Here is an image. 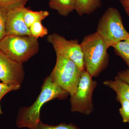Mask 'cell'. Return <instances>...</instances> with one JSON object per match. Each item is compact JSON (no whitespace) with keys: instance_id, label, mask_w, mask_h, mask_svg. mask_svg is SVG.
<instances>
[{"instance_id":"obj_1","label":"cell","mask_w":129,"mask_h":129,"mask_svg":"<svg viewBox=\"0 0 129 129\" xmlns=\"http://www.w3.org/2000/svg\"><path fill=\"white\" fill-rule=\"evenodd\" d=\"M68 92L54 83L49 75L44 81L40 93L35 102L29 107L19 110L16 124L19 128L35 129L41 122L40 111L45 103L53 99L67 98Z\"/></svg>"},{"instance_id":"obj_2","label":"cell","mask_w":129,"mask_h":129,"mask_svg":"<svg viewBox=\"0 0 129 129\" xmlns=\"http://www.w3.org/2000/svg\"><path fill=\"white\" fill-rule=\"evenodd\" d=\"M80 45L85 70L96 77L108 64L109 47L96 32L84 37Z\"/></svg>"},{"instance_id":"obj_3","label":"cell","mask_w":129,"mask_h":129,"mask_svg":"<svg viewBox=\"0 0 129 129\" xmlns=\"http://www.w3.org/2000/svg\"><path fill=\"white\" fill-rule=\"evenodd\" d=\"M0 50L23 64L38 53L39 44L38 39L32 36L6 35L0 41Z\"/></svg>"},{"instance_id":"obj_4","label":"cell","mask_w":129,"mask_h":129,"mask_svg":"<svg viewBox=\"0 0 129 129\" xmlns=\"http://www.w3.org/2000/svg\"><path fill=\"white\" fill-rule=\"evenodd\" d=\"M96 32L109 47L129 38L120 12L113 7L109 8L104 12L98 21Z\"/></svg>"},{"instance_id":"obj_5","label":"cell","mask_w":129,"mask_h":129,"mask_svg":"<svg viewBox=\"0 0 129 129\" xmlns=\"http://www.w3.org/2000/svg\"><path fill=\"white\" fill-rule=\"evenodd\" d=\"M82 72L72 60L56 55L55 65L50 76L71 96L76 92Z\"/></svg>"},{"instance_id":"obj_6","label":"cell","mask_w":129,"mask_h":129,"mask_svg":"<svg viewBox=\"0 0 129 129\" xmlns=\"http://www.w3.org/2000/svg\"><path fill=\"white\" fill-rule=\"evenodd\" d=\"M92 76L84 70L81 73L76 92L71 96V111L89 115L93 110L92 96L96 83Z\"/></svg>"},{"instance_id":"obj_7","label":"cell","mask_w":129,"mask_h":129,"mask_svg":"<svg viewBox=\"0 0 129 129\" xmlns=\"http://www.w3.org/2000/svg\"><path fill=\"white\" fill-rule=\"evenodd\" d=\"M47 41L51 44L56 55L72 60L81 71L85 70L83 53L78 40H68L57 33L49 35Z\"/></svg>"},{"instance_id":"obj_8","label":"cell","mask_w":129,"mask_h":129,"mask_svg":"<svg viewBox=\"0 0 129 129\" xmlns=\"http://www.w3.org/2000/svg\"><path fill=\"white\" fill-rule=\"evenodd\" d=\"M23 64L16 62L0 50V81L13 85H21L24 79Z\"/></svg>"},{"instance_id":"obj_9","label":"cell","mask_w":129,"mask_h":129,"mask_svg":"<svg viewBox=\"0 0 129 129\" xmlns=\"http://www.w3.org/2000/svg\"><path fill=\"white\" fill-rule=\"evenodd\" d=\"M24 7L8 10L7 35L31 36L24 19Z\"/></svg>"},{"instance_id":"obj_10","label":"cell","mask_w":129,"mask_h":129,"mask_svg":"<svg viewBox=\"0 0 129 129\" xmlns=\"http://www.w3.org/2000/svg\"><path fill=\"white\" fill-rule=\"evenodd\" d=\"M102 0H76L75 9L79 16L90 15L101 7Z\"/></svg>"},{"instance_id":"obj_11","label":"cell","mask_w":129,"mask_h":129,"mask_svg":"<svg viewBox=\"0 0 129 129\" xmlns=\"http://www.w3.org/2000/svg\"><path fill=\"white\" fill-rule=\"evenodd\" d=\"M76 0H50L49 7L56 10L58 14L67 17L75 9Z\"/></svg>"},{"instance_id":"obj_12","label":"cell","mask_w":129,"mask_h":129,"mask_svg":"<svg viewBox=\"0 0 129 129\" xmlns=\"http://www.w3.org/2000/svg\"><path fill=\"white\" fill-rule=\"evenodd\" d=\"M105 85L108 86L117 93L118 97H122L129 101V85L117 75L114 80H106Z\"/></svg>"},{"instance_id":"obj_13","label":"cell","mask_w":129,"mask_h":129,"mask_svg":"<svg viewBox=\"0 0 129 129\" xmlns=\"http://www.w3.org/2000/svg\"><path fill=\"white\" fill-rule=\"evenodd\" d=\"M49 15V12L47 11H34L25 7L24 8V19L29 28L35 22L43 21Z\"/></svg>"},{"instance_id":"obj_14","label":"cell","mask_w":129,"mask_h":129,"mask_svg":"<svg viewBox=\"0 0 129 129\" xmlns=\"http://www.w3.org/2000/svg\"><path fill=\"white\" fill-rule=\"evenodd\" d=\"M116 55L122 58L129 68V38L112 47Z\"/></svg>"},{"instance_id":"obj_15","label":"cell","mask_w":129,"mask_h":129,"mask_svg":"<svg viewBox=\"0 0 129 129\" xmlns=\"http://www.w3.org/2000/svg\"><path fill=\"white\" fill-rule=\"evenodd\" d=\"M31 35L36 39L42 38L47 35V28L42 24V21H37L32 24L29 27Z\"/></svg>"},{"instance_id":"obj_16","label":"cell","mask_w":129,"mask_h":129,"mask_svg":"<svg viewBox=\"0 0 129 129\" xmlns=\"http://www.w3.org/2000/svg\"><path fill=\"white\" fill-rule=\"evenodd\" d=\"M30 0H0V6L10 10L24 7Z\"/></svg>"},{"instance_id":"obj_17","label":"cell","mask_w":129,"mask_h":129,"mask_svg":"<svg viewBox=\"0 0 129 129\" xmlns=\"http://www.w3.org/2000/svg\"><path fill=\"white\" fill-rule=\"evenodd\" d=\"M116 98L117 100L120 103L122 106L119 109V112L123 122L129 123V101L123 98Z\"/></svg>"},{"instance_id":"obj_18","label":"cell","mask_w":129,"mask_h":129,"mask_svg":"<svg viewBox=\"0 0 129 129\" xmlns=\"http://www.w3.org/2000/svg\"><path fill=\"white\" fill-rule=\"evenodd\" d=\"M7 9L0 6V41L7 35Z\"/></svg>"},{"instance_id":"obj_19","label":"cell","mask_w":129,"mask_h":129,"mask_svg":"<svg viewBox=\"0 0 129 129\" xmlns=\"http://www.w3.org/2000/svg\"><path fill=\"white\" fill-rule=\"evenodd\" d=\"M35 129H80L73 124L61 123L56 125H50L41 121Z\"/></svg>"},{"instance_id":"obj_20","label":"cell","mask_w":129,"mask_h":129,"mask_svg":"<svg viewBox=\"0 0 129 129\" xmlns=\"http://www.w3.org/2000/svg\"><path fill=\"white\" fill-rule=\"evenodd\" d=\"M21 85H13L4 83H0V99L12 91L17 90L21 88Z\"/></svg>"},{"instance_id":"obj_21","label":"cell","mask_w":129,"mask_h":129,"mask_svg":"<svg viewBox=\"0 0 129 129\" xmlns=\"http://www.w3.org/2000/svg\"><path fill=\"white\" fill-rule=\"evenodd\" d=\"M117 76L122 80L129 85V68L118 72Z\"/></svg>"},{"instance_id":"obj_22","label":"cell","mask_w":129,"mask_h":129,"mask_svg":"<svg viewBox=\"0 0 129 129\" xmlns=\"http://www.w3.org/2000/svg\"><path fill=\"white\" fill-rule=\"evenodd\" d=\"M129 17V0H118Z\"/></svg>"},{"instance_id":"obj_23","label":"cell","mask_w":129,"mask_h":129,"mask_svg":"<svg viewBox=\"0 0 129 129\" xmlns=\"http://www.w3.org/2000/svg\"><path fill=\"white\" fill-rule=\"evenodd\" d=\"M1 100L0 99V102H1ZM3 111L2 110L1 108V104H0V116L3 114Z\"/></svg>"}]
</instances>
